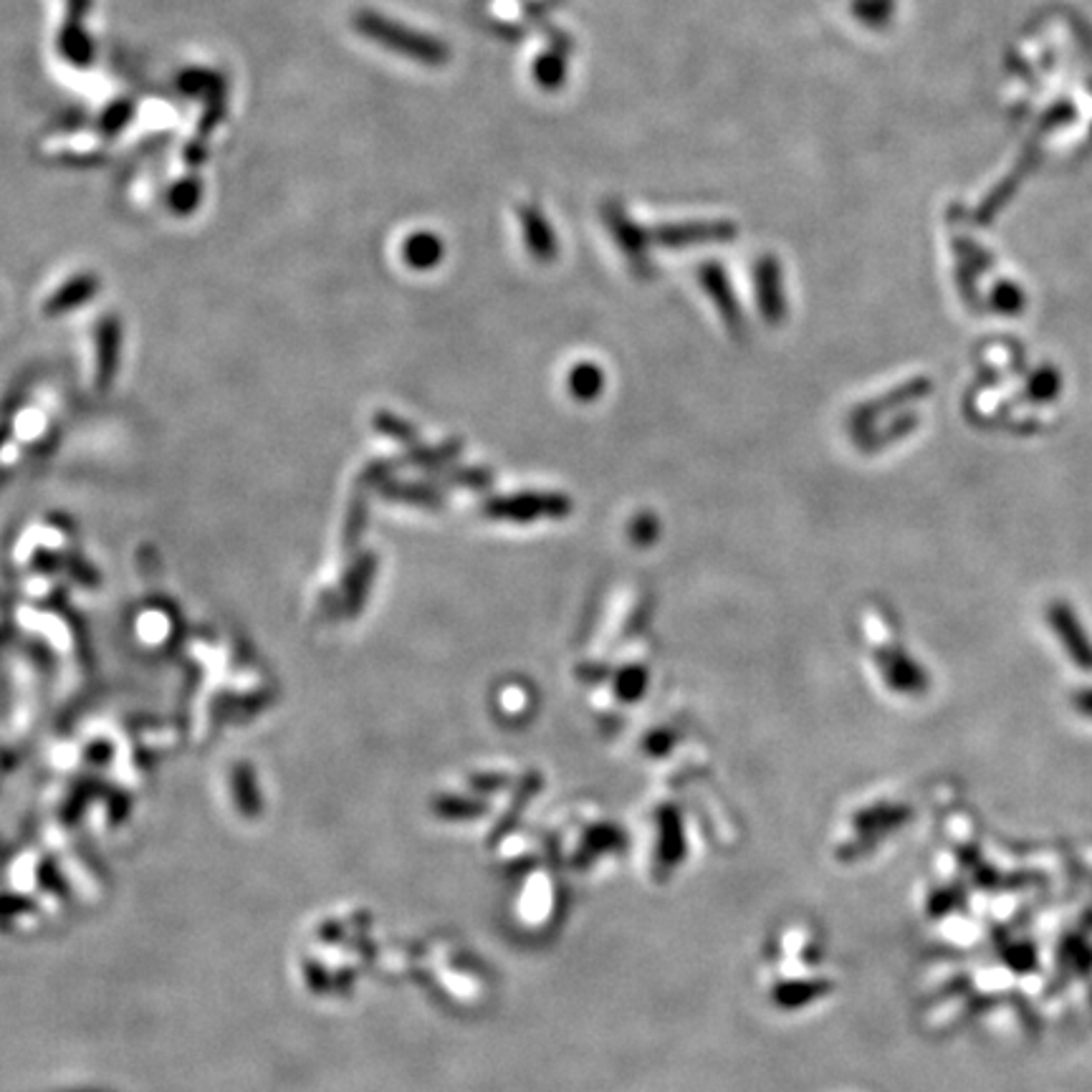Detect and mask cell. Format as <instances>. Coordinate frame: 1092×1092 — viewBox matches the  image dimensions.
Wrapping results in <instances>:
<instances>
[{"label":"cell","mask_w":1092,"mask_h":1092,"mask_svg":"<svg viewBox=\"0 0 1092 1092\" xmlns=\"http://www.w3.org/2000/svg\"><path fill=\"white\" fill-rule=\"evenodd\" d=\"M1047 622H1050V630L1055 632L1057 641L1062 643L1065 653L1069 655L1074 665L1080 670H1092V641L1085 632L1083 622H1080L1074 610L1067 602H1050L1047 604Z\"/></svg>","instance_id":"6da1fadb"},{"label":"cell","mask_w":1092,"mask_h":1092,"mask_svg":"<svg viewBox=\"0 0 1092 1092\" xmlns=\"http://www.w3.org/2000/svg\"><path fill=\"white\" fill-rule=\"evenodd\" d=\"M489 511L494 517L511 519V522H531L536 517H564V513H569V501L562 499V496L526 494L491 503Z\"/></svg>","instance_id":"7a4b0ae2"},{"label":"cell","mask_w":1092,"mask_h":1092,"mask_svg":"<svg viewBox=\"0 0 1092 1092\" xmlns=\"http://www.w3.org/2000/svg\"><path fill=\"white\" fill-rule=\"evenodd\" d=\"M1074 706H1078V711L1085 713V716H1092V690H1083V693L1074 695Z\"/></svg>","instance_id":"8992f818"},{"label":"cell","mask_w":1092,"mask_h":1092,"mask_svg":"<svg viewBox=\"0 0 1092 1092\" xmlns=\"http://www.w3.org/2000/svg\"><path fill=\"white\" fill-rule=\"evenodd\" d=\"M569 387L580 400H592L597 398L599 389H602V375H599V370H594L592 365H585L571 372Z\"/></svg>","instance_id":"277c9868"},{"label":"cell","mask_w":1092,"mask_h":1092,"mask_svg":"<svg viewBox=\"0 0 1092 1092\" xmlns=\"http://www.w3.org/2000/svg\"><path fill=\"white\" fill-rule=\"evenodd\" d=\"M643 686H645V670H641V667H630V670H627L625 676H620V681H618L620 695L627 700L637 698Z\"/></svg>","instance_id":"5b68a950"},{"label":"cell","mask_w":1092,"mask_h":1092,"mask_svg":"<svg viewBox=\"0 0 1092 1092\" xmlns=\"http://www.w3.org/2000/svg\"><path fill=\"white\" fill-rule=\"evenodd\" d=\"M880 670L885 673V681L903 693H921L926 688V673L903 653L882 655Z\"/></svg>","instance_id":"3957f363"}]
</instances>
